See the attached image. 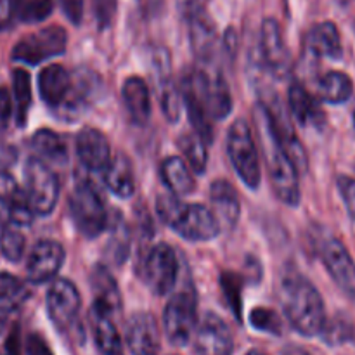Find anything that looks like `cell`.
Here are the masks:
<instances>
[{"label":"cell","instance_id":"cell-33","mask_svg":"<svg viewBox=\"0 0 355 355\" xmlns=\"http://www.w3.org/2000/svg\"><path fill=\"white\" fill-rule=\"evenodd\" d=\"M24 248H26V239H24L23 232L16 227H3L2 236H0V252H2L3 259L9 262L16 263L23 259Z\"/></svg>","mask_w":355,"mask_h":355},{"label":"cell","instance_id":"cell-6","mask_svg":"<svg viewBox=\"0 0 355 355\" xmlns=\"http://www.w3.org/2000/svg\"><path fill=\"white\" fill-rule=\"evenodd\" d=\"M227 156L241 182L250 189H259L262 179L260 156L252 130L245 120H236L229 127Z\"/></svg>","mask_w":355,"mask_h":355},{"label":"cell","instance_id":"cell-50","mask_svg":"<svg viewBox=\"0 0 355 355\" xmlns=\"http://www.w3.org/2000/svg\"><path fill=\"white\" fill-rule=\"evenodd\" d=\"M354 127H355V111H354Z\"/></svg>","mask_w":355,"mask_h":355},{"label":"cell","instance_id":"cell-5","mask_svg":"<svg viewBox=\"0 0 355 355\" xmlns=\"http://www.w3.org/2000/svg\"><path fill=\"white\" fill-rule=\"evenodd\" d=\"M184 97L196 101L211 120H224L232 111V96L220 75H208L203 69H193L184 78Z\"/></svg>","mask_w":355,"mask_h":355},{"label":"cell","instance_id":"cell-19","mask_svg":"<svg viewBox=\"0 0 355 355\" xmlns=\"http://www.w3.org/2000/svg\"><path fill=\"white\" fill-rule=\"evenodd\" d=\"M73 87V75L61 64L45 66L38 75V92L51 110H61Z\"/></svg>","mask_w":355,"mask_h":355},{"label":"cell","instance_id":"cell-42","mask_svg":"<svg viewBox=\"0 0 355 355\" xmlns=\"http://www.w3.org/2000/svg\"><path fill=\"white\" fill-rule=\"evenodd\" d=\"M26 355H54L49 343L37 333H31L26 338Z\"/></svg>","mask_w":355,"mask_h":355},{"label":"cell","instance_id":"cell-4","mask_svg":"<svg viewBox=\"0 0 355 355\" xmlns=\"http://www.w3.org/2000/svg\"><path fill=\"white\" fill-rule=\"evenodd\" d=\"M69 217L83 238L94 239L104 232L110 222L103 196L90 180H80L69 194Z\"/></svg>","mask_w":355,"mask_h":355},{"label":"cell","instance_id":"cell-17","mask_svg":"<svg viewBox=\"0 0 355 355\" xmlns=\"http://www.w3.org/2000/svg\"><path fill=\"white\" fill-rule=\"evenodd\" d=\"M76 155L90 172H104L113 159L106 135L92 127L82 128L76 135Z\"/></svg>","mask_w":355,"mask_h":355},{"label":"cell","instance_id":"cell-41","mask_svg":"<svg viewBox=\"0 0 355 355\" xmlns=\"http://www.w3.org/2000/svg\"><path fill=\"white\" fill-rule=\"evenodd\" d=\"M59 3H61V9L64 10L66 17H68L73 24L82 23L83 0H59Z\"/></svg>","mask_w":355,"mask_h":355},{"label":"cell","instance_id":"cell-31","mask_svg":"<svg viewBox=\"0 0 355 355\" xmlns=\"http://www.w3.org/2000/svg\"><path fill=\"white\" fill-rule=\"evenodd\" d=\"M12 92H14V111H16V123L19 127L26 125L28 110L31 106V80L26 69L16 68L12 73Z\"/></svg>","mask_w":355,"mask_h":355},{"label":"cell","instance_id":"cell-11","mask_svg":"<svg viewBox=\"0 0 355 355\" xmlns=\"http://www.w3.org/2000/svg\"><path fill=\"white\" fill-rule=\"evenodd\" d=\"M194 350L198 355H232L234 336L231 328L214 312L203 315L194 331Z\"/></svg>","mask_w":355,"mask_h":355},{"label":"cell","instance_id":"cell-46","mask_svg":"<svg viewBox=\"0 0 355 355\" xmlns=\"http://www.w3.org/2000/svg\"><path fill=\"white\" fill-rule=\"evenodd\" d=\"M0 355H19V349H17V331L14 329V333L10 335L9 342L6 343L2 350H0Z\"/></svg>","mask_w":355,"mask_h":355},{"label":"cell","instance_id":"cell-23","mask_svg":"<svg viewBox=\"0 0 355 355\" xmlns=\"http://www.w3.org/2000/svg\"><path fill=\"white\" fill-rule=\"evenodd\" d=\"M305 49L318 58L340 59L342 58V38L335 23L324 21L309 30L305 35Z\"/></svg>","mask_w":355,"mask_h":355},{"label":"cell","instance_id":"cell-2","mask_svg":"<svg viewBox=\"0 0 355 355\" xmlns=\"http://www.w3.org/2000/svg\"><path fill=\"white\" fill-rule=\"evenodd\" d=\"M281 305L291 328L304 336H315L326 326L321 293L302 276H286L281 284Z\"/></svg>","mask_w":355,"mask_h":355},{"label":"cell","instance_id":"cell-13","mask_svg":"<svg viewBox=\"0 0 355 355\" xmlns=\"http://www.w3.org/2000/svg\"><path fill=\"white\" fill-rule=\"evenodd\" d=\"M64 259V248L58 241H52V239L38 241L30 252V257H28V281L33 284H42L54 279L59 270H61Z\"/></svg>","mask_w":355,"mask_h":355},{"label":"cell","instance_id":"cell-21","mask_svg":"<svg viewBox=\"0 0 355 355\" xmlns=\"http://www.w3.org/2000/svg\"><path fill=\"white\" fill-rule=\"evenodd\" d=\"M210 201L214 207V214L217 215L220 227H236L241 214V205L236 189L227 180H215L210 186Z\"/></svg>","mask_w":355,"mask_h":355},{"label":"cell","instance_id":"cell-43","mask_svg":"<svg viewBox=\"0 0 355 355\" xmlns=\"http://www.w3.org/2000/svg\"><path fill=\"white\" fill-rule=\"evenodd\" d=\"M12 116V99L7 89H0V128H6Z\"/></svg>","mask_w":355,"mask_h":355},{"label":"cell","instance_id":"cell-30","mask_svg":"<svg viewBox=\"0 0 355 355\" xmlns=\"http://www.w3.org/2000/svg\"><path fill=\"white\" fill-rule=\"evenodd\" d=\"M319 97L329 104H342L352 97L354 83L349 75L342 71H329L319 80Z\"/></svg>","mask_w":355,"mask_h":355},{"label":"cell","instance_id":"cell-39","mask_svg":"<svg viewBox=\"0 0 355 355\" xmlns=\"http://www.w3.org/2000/svg\"><path fill=\"white\" fill-rule=\"evenodd\" d=\"M338 191L342 194V200L345 203L347 211H349L350 218L355 222V179L352 177L342 175L338 177Z\"/></svg>","mask_w":355,"mask_h":355},{"label":"cell","instance_id":"cell-40","mask_svg":"<svg viewBox=\"0 0 355 355\" xmlns=\"http://www.w3.org/2000/svg\"><path fill=\"white\" fill-rule=\"evenodd\" d=\"M23 291V283L9 272H0V302L10 300Z\"/></svg>","mask_w":355,"mask_h":355},{"label":"cell","instance_id":"cell-36","mask_svg":"<svg viewBox=\"0 0 355 355\" xmlns=\"http://www.w3.org/2000/svg\"><path fill=\"white\" fill-rule=\"evenodd\" d=\"M162 107L165 116L168 118L170 123H175L180 118V110H182V99H180L179 89L172 82H165L162 90Z\"/></svg>","mask_w":355,"mask_h":355},{"label":"cell","instance_id":"cell-44","mask_svg":"<svg viewBox=\"0 0 355 355\" xmlns=\"http://www.w3.org/2000/svg\"><path fill=\"white\" fill-rule=\"evenodd\" d=\"M205 3H207V0H179V7L186 19H189L194 14L203 12Z\"/></svg>","mask_w":355,"mask_h":355},{"label":"cell","instance_id":"cell-32","mask_svg":"<svg viewBox=\"0 0 355 355\" xmlns=\"http://www.w3.org/2000/svg\"><path fill=\"white\" fill-rule=\"evenodd\" d=\"M179 148L182 151V155L186 156L187 163L193 168V172L203 173L207 170L208 163V149H207V141L201 137L198 132L193 134H184L179 139Z\"/></svg>","mask_w":355,"mask_h":355},{"label":"cell","instance_id":"cell-37","mask_svg":"<svg viewBox=\"0 0 355 355\" xmlns=\"http://www.w3.org/2000/svg\"><path fill=\"white\" fill-rule=\"evenodd\" d=\"M222 286H224L225 297H227L229 304H231L232 312H236V318L241 319V283L236 276H231V274H224L222 276Z\"/></svg>","mask_w":355,"mask_h":355},{"label":"cell","instance_id":"cell-27","mask_svg":"<svg viewBox=\"0 0 355 355\" xmlns=\"http://www.w3.org/2000/svg\"><path fill=\"white\" fill-rule=\"evenodd\" d=\"M31 148L37 153L38 158L44 162L55 163V165H64L68 159V146L62 135L58 132L49 130V128H42V130L35 132L31 137Z\"/></svg>","mask_w":355,"mask_h":355},{"label":"cell","instance_id":"cell-35","mask_svg":"<svg viewBox=\"0 0 355 355\" xmlns=\"http://www.w3.org/2000/svg\"><path fill=\"white\" fill-rule=\"evenodd\" d=\"M250 324L259 331L270 333V335H281V329H283L276 312L267 307L253 309L252 314H250Z\"/></svg>","mask_w":355,"mask_h":355},{"label":"cell","instance_id":"cell-8","mask_svg":"<svg viewBox=\"0 0 355 355\" xmlns=\"http://www.w3.org/2000/svg\"><path fill=\"white\" fill-rule=\"evenodd\" d=\"M68 45V35L61 26H45L21 38L12 49V61L37 66L47 59L61 55Z\"/></svg>","mask_w":355,"mask_h":355},{"label":"cell","instance_id":"cell-28","mask_svg":"<svg viewBox=\"0 0 355 355\" xmlns=\"http://www.w3.org/2000/svg\"><path fill=\"white\" fill-rule=\"evenodd\" d=\"M288 106H290L295 120L302 125L318 123L322 118V111L319 110V104L315 103L314 97L300 83H293L288 90Z\"/></svg>","mask_w":355,"mask_h":355},{"label":"cell","instance_id":"cell-25","mask_svg":"<svg viewBox=\"0 0 355 355\" xmlns=\"http://www.w3.org/2000/svg\"><path fill=\"white\" fill-rule=\"evenodd\" d=\"M187 21H189L191 45H193L194 54L203 61H208L214 55L215 45H217V31H215L214 21L208 17L207 10L194 14Z\"/></svg>","mask_w":355,"mask_h":355},{"label":"cell","instance_id":"cell-10","mask_svg":"<svg viewBox=\"0 0 355 355\" xmlns=\"http://www.w3.org/2000/svg\"><path fill=\"white\" fill-rule=\"evenodd\" d=\"M141 276L153 293H170L179 277V260L172 246L165 243L153 246L142 262Z\"/></svg>","mask_w":355,"mask_h":355},{"label":"cell","instance_id":"cell-47","mask_svg":"<svg viewBox=\"0 0 355 355\" xmlns=\"http://www.w3.org/2000/svg\"><path fill=\"white\" fill-rule=\"evenodd\" d=\"M10 315H12V309H10V307H0V336L3 335V331H6L7 326H9Z\"/></svg>","mask_w":355,"mask_h":355},{"label":"cell","instance_id":"cell-34","mask_svg":"<svg viewBox=\"0 0 355 355\" xmlns=\"http://www.w3.org/2000/svg\"><path fill=\"white\" fill-rule=\"evenodd\" d=\"M52 9H54L52 0H24L17 9V16L23 23L35 24L47 19L52 14Z\"/></svg>","mask_w":355,"mask_h":355},{"label":"cell","instance_id":"cell-49","mask_svg":"<svg viewBox=\"0 0 355 355\" xmlns=\"http://www.w3.org/2000/svg\"><path fill=\"white\" fill-rule=\"evenodd\" d=\"M246 355H266V354H262L260 350H250V352Z\"/></svg>","mask_w":355,"mask_h":355},{"label":"cell","instance_id":"cell-15","mask_svg":"<svg viewBox=\"0 0 355 355\" xmlns=\"http://www.w3.org/2000/svg\"><path fill=\"white\" fill-rule=\"evenodd\" d=\"M321 259L335 283L355 298V262L343 243L335 238L326 239L321 246Z\"/></svg>","mask_w":355,"mask_h":355},{"label":"cell","instance_id":"cell-45","mask_svg":"<svg viewBox=\"0 0 355 355\" xmlns=\"http://www.w3.org/2000/svg\"><path fill=\"white\" fill-rule=\"evenodd\" d=\"M17 6V0H0V21L9 19Z\"/></svg>","mask_w":355,"mask_h":355},{"label":"cell","instance_id":"cell-3","mask_svg":"<svg viewBox=\"0 0 355 355\" xmlns=\"http://www.w3.org/2000/svg\"><path fill=\"white\" fill-rule=\"evenodd\" d=\"M159 218L187 241H211L220 234L214 210L200 203H182L175 194H162L156 201Z\"/></svg>","mask_w":355,"mask_h":355},{"label":"cell","instance_id":"cell-26","mask_svg":"<svg viewBox=\"0 0 355 355\" xmlns=\"http://www.w3.org/2000/svg\"><path fill=\"white\" fill-rule=\"evenodd\" d=\"M104 182L107 189L118 198H130L135 191V177L132 163L127 156L118 155L104 170Z\"/></svg>","mask_w":355,"mask_h":355},{"label":"cell","instance_id":"cell-1","mask_svg":"<svg viewBox=\"0 0 355 355\" xmlns=\"http://www.w3.org/2000/svg\"><path fill=\"white\" fill-rule=\"evenodd\" d=\"M257 127L260 134V144H262L263 158H266L267 172H269L270 182H272L274 193L288 207H297L300 203V180H298L297 165L284 146L281 144L277 132L274 128V121L270 118L269 110L266 104L257 106L255 111Z\"/></svg>","mask_w":355,"mask_h":355},{"label":"cell","instance_id":"cell-16","mask_svg":"<svg viewBox=\"0 0 355 355\" xmlns=\"http://www.w3.org/2000/svg\"><path fill=\"white\" fill-rule=\"evenodd\" d=\"M260 54L262 61L274 75L283 76L290 69V52L284 44L279 23L267 17L260 28Z\"/></svg>","mask_w":355,"mask_h":355},{"label":"cell","instance_id":"cell-9","mask_svg":"<svg viewBox=\"0 0 355 355\" xmlns=\"http://www.w3.org/2000/svg\"><path fill=\"white\" fill-rule=\"evenodd\" d=\"M163 326L168 342L184 347L191 342L198 328L196 298L189 291L173 295L163 311Z\"/></svg>","mask_w":355,"mask_h":355},{"label":"cell","instance_id":"cell-38","mask_svg":"<svg viewBox=\"0 0 355 355\" xmlns=\"http://www.w3.org/2000/svg\"><path fill=\"white\" fill-rule=\"evenodd\" d=\"M94 16L99 28H107L116 12V0H92Z\"/></svg>","mask_w":355,"mask_h":355},{"label":"cell","instance_id":"cell-22","mask_svg":"<svg viewBox=\"0 0 355 355\" xmlns=\"http://www.w3.org/2000/svg\"><path fill=\"white\" fill-rule=\"evenodd\" d=\"M121 99L132 121L144 127L151 118V94L148 83L139 76H128L121 87Z\"/></svg>","mask_w":355,"mask_h":355},{"label":"cell","instance_id":"cell-7","mask_svg":"<svg viewBox=\"0 0 355 355\" xmlns=\"http://www.w3.org/2000/svg\"><path fill=\"white\" fill-rule=\"evenodd\" d=\"M24 193L35 215H51L59 200V180L40 158L28 159L24 166Z\"/></svg>","mask_w":355,"mask_h":355},{"label":"cell","instance_id":"cell-12","mask_svg":"<svg viewBox=\"0 0 355 355\" xmlns=\"http://www.w3.org/2000/svg\"><path fill=\"white\" fill-rule=\"evenodd\" d=\"M45 300H47V312L52 324L59 331H66L71 328L78 315L80 305H82L75 284L68 279H55L49 288Z\"/></svg>","mask_w":355,"mask_h":355},{"label":"cell","instance_id":"cell-20","mask_svg":"<svg viewBox=\"0 0 355 355\" xmlns=\"http://www.w3.org/2000/svg\"><path fill=\"white\" fill-rule=\"evenodd\" d=\"M0 203L7 208L10 222L17 227L30 225L33 222L35 211L28 201L26 193L7 172H0Z\"/></svg>","mask_w":355,"mask_h":355},{"label":"cell","instance_id":"cell-14","mask_svg":"<svg viewBox=\"0 0 355 355\" xmlns=\"http://www.w3.org/2000/svg\"><path fill=\"white\" fill-rule=\"evenodd\" d=\"M125 342L132 355H159L162 335L156 319L148 312L132 315L125 328Z\"/></svg>","mask_w":355,"mask_h":355},{"label":"cell","instance_id":"cell-18","mask_svg":"<svg viewBox=\"0 0 355 355\" xmlns=\"http://www.w3.org/2000/svg\"><path fill=\"white\" fill-rule=\"evenodd\" d=\"M90 324L94 340L103 355H123V340L113 321V312L99 302H94L90 309Z\"/></svg>","mask_w":355,"mask_h":355},{"label":"cell","instance_id":"cell-48","mask_svg":"<svg viewBox=\"0 0 355 355\" xmlns=\"http://www.w3.org/2000/svg\"><path fill=\"white\" fill-rule=\"evenodd\" d=\"M142 3H144L146 7H149V9H153V7L156 6V3H158V0H141Z\"/></svg>","mask_w":355,"mask_h":355},{"label":"cell","instance_id":"cell-29","mask_svg":"<svg viewBox=\"0 0 355 355\" xmlns=\"http://www.w3.org/2000/svg\"><path fill=\"white\" fill-rule=\"evenodd\" d=\"M90 286L94 290V302H99L111 312H118L121 309V295L118 290L116 281L103 266L94 267L90 274Z\"/></svg>","mask_w":355,"mask_h":355},{"label":"cell","instance_id":"cell-24","mask_svg":"<svg viewBox=\"0 0 355 355\" xmlns=\"http://www.w3.org/2000/svg\"><path fill=\"white\" fill-rule=\"evenodd\" d=\"M162 179L165 182L166 189L179 198L187 196L196 187L193 168L189 166V163H186L179 156H168L162 163Z\"/></svg>","mask_w":355,"mask_h":355}]
</instances>
